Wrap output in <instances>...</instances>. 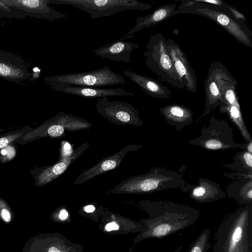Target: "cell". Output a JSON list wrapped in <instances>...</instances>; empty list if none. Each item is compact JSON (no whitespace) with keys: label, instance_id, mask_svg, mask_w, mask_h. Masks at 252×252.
Wrapping results in <instances>:
<instances>
[{"label":"cell","instance_id":"obj_1","mask_svg":"<svg viewBox=\"0 0 252 252\" xmlns=\"http://www.w3.org/2000/svg\"><path fill=\"white\" fill-rule=\"evenodd\" d=\"M150 217L143 237L162 238L194 224L200 211L189 206L158 200L145 203Z\"/></svg>","mask_w":252,"mask_h":252},{"label":"cell","instance_id":"obj_2","mask_svg":"<svg viewBox=\"0 0 252 252\" xmlns=\"http://www.w3.org/2000/svg\"><path fill=\"white\" fill-rule=\"evenodd\" d=\"M187 184L183 175L164 168L153 167L147 173L130 177L115 186L111 190L114 193H149L179 188Z\"/></svg>","mask_w":252,"mask_h":252},{"label":"cell","instance_id":"obj_3","mask_svg":"<svg viewBox=\"0 0 252 252\" xmlns=\"http://www.w3.org/2000/svg\"><path fill=\"white\" fill-rule=\"evenodd\" d=\"M214 248L223 252H234L244 241L252 239V206L238 209L220 224Z\"/></svg>","mask_w":252,"mask_h":252},{"label":"cell","instance_id":"obj_4","mask_svg":"<svg viewBox=\"0 0 252 252\" xmlns=\"http://www.w3.org/2000/svg\"><path fill=\"white\" fill-rule=\"evenodd\" d=\"M177 10L179 13L207 17L223 28L243 45L252 47V33L246 24L225 13L221 8L208 3L206 0H182Z\"/></svg>","mask_w":252,"mask_h":252},{"label":"cell","instance_id":"obj_5","mask_svg":"<svg viewBox=\"0 0 252 252\" xmlns=\"http://www.w3.org/2000/svg\"><path fill=\"white\" fill-rule=\"evenodd\" d=\"M166 39L160 32L150 36L143 54L145 64L159 79L172 87L183 89L185 85L176 71L167 50Z\"/></svg>","mask_w":252,"mask_h":252},{"label":"cell","instance_id":"obj_6","mask_svg":"<svg viewBox=\"0 0 252 252\" xmlns=\"http://www.w3.org/2000/svg\"><path fill=\"white\" fill-rule=\"evenodd\" d=\"M189 143L208 150H225L239 148L246 150L247 142L238 143L234 141L233 130L223 119L212 116L210 122L201 130L198 136L189 141Z\"/></svg>","mask_w":252,"mask_h":252},{"label":"cell","instance_id":"obj_7","mask_svg":"<svg viewBox=\"0 0 252 252\" xmlns=\"http://www.w3.org/2000/svg\"><path fill=\"white\" fill-rule=\"evenodd\" d=\"M55 4H68L88 13L94 19L107 17L130 10L143 11L150 9L152 5L135 0H51Z\"/></svg>","mask_w":252,"mask_h":252},{"label":"cell","instance_id":"obj_8","mask_svg":"<svg viewBox=\"0 0 252 252\" xmlns=\"http://www.w3.org/2000/svg\"><path fill=\"white\" fill-rule=\"evenodd\" d=\"M47 80L52 83H67L73 86L92 88L126 83L123 76L112 70L108 66L83 72L58 75Z\"/></svg>","mask_w":252,"mask_h":252},{"label":"cell","instance_id":"obj_9","mask_svg":"<svg viewBox=\"0 0 252 252\" xmlns=\"http://www.w3.org/2000/svg\"><path fill=\"white\" fill-rule=\"evenodd\" d=\"M95 107L98 113L117 125L139 126L143 125L138 111L127 102L110 101L105 96L98 99Z\"/></svg>","mask_w":252,"mask_h":252},{"label":"cell","instance_id":"obj_10","mask_svg":"<svg viewBox=\"0 0 252 252\" xmlns=\"http://www.w3.org/2000/svg\"><path fill=\"white\" fill-rule=\"evenodd\" d=\"M229 73L227 69L221 63L214 62L211 64L204 81L205 102L204 111L195 123L221 105V85Z\"/></svg>","mask_w":252,"mask_h":252},{"label":"cell","instance_id":"obj_11","mask_svg":"<svg viewBox=\"0 0 252 252\" xmlns=\"http://www.w3.org/2000/svg\"><path fill=\"white\" fill-rule=\"evenodd\" d=\"M168 53L176 72L185 85V89L191 93L197 90V81L194 70L180 46L171 38L166 39Z\"/></svg>","mask_w":252,"mask_h":252},{"label":"cell","instance_id":"obj_12","mask_svg":"<svg viewBox=\"0 0 252 252\" xmlns=\"http://www.w3.org/2000/svg\"><path fill=\"white\" fill-rule=\"evenodd\" d=\"M142 146V145L130 144L115 154L101 159L92 167L84 170L78 176L74 184H83L98 175L117 168L128 152L137 150Z\"/></svg>","mask_w":252,"mask_h":252},{"label":"cell","instance_id":"obj_13","mask_svg":"<svg viewBox=\"0 0 252 252\" xmlns=\"http://www.w3.org/2000/svg\"><path fill=\"white\" fill-rule=\"evenodd\" d=\"M55 90L62 93L78 95L84 98H96L114 96H133L132 93L127 92L124 88L100 89L71 85L67 83H52Z\"/></svg>","mask_w":252,"mask_h":252},{"label":"cell","instance_id":"obj_14","mask_svg":"<svg viewBox=\"0 0 252 252\" xmlns=\"http://www.w3.org/2000/svg\"><path fill=\"white\" fill-rule=\"evenodd\" d=\"M182 190H189V197L200 203L214 202L225 197V192L217 183L205 178H200L197 185L186 184Z\"/></svg>","mask_w":252,"mask_h":252},{"label":"cell","instance_id":"obj_15","mask_svg":"<svg viewBox=\"0 0 252 252\" xmlns=\"http://www.w3.org/2000/svg\"><path fill=\"white\" fill-rule=\"evenodd\" d=\"M178 14L179 12L176 8V3L161 6L150 14L137 18L135 25L121 38L124 40L131 38L134 33L142 29L148 28Z\"/></svg>","mask_w":252,"mask_h":252},{"label":"cell","instance_id":"obj_16","mask_svg":"<svg viewBox=\"0 0 252 252\" xmlns=\"http://www.w3.org/2000/svg\"><path fill=\"white\" fill-rule=\"evenodd\" d=\"M138 45L131 42H126L120 38L113 42L94 50L93 52L96 56L117 62L131 63V54Z\"/></svg>","mask_w":252,"mask_h":252},{"label":"cell","instance_id":"obj_17","mask_svg":"<svg viewBox=\"0 0 252 252\" xmlns=\"http://www.w3.org/2000/svg\"><path fill=\"white\" fill-rule=\"evenodd\" d=\"M122 72L149 95L159 99L171 98V92L170 89L155 79L129 70Z\"/></svg>","mask_w":252,"mask_h":252},{"label":"cell","instance_id":"obj_18","mask_svg":"<svg viewBox=\"0 0 252 252\" xmlns=\"http://www.w3.org/2000/svg\"><path fill=\"white\" fill-rule=\"evenodd\" d=\"M89 146L88 143H83L75 149L71 155L61 158L56 164L44 168L37 178V184L39 185H45L61 175L71 163L85 152Z\"/></svg>","mask_w":252,"mask_h":252},{"label":"cell","instance_id":"obj_19","mask_svg":"<svg viewBox=\"0 0 252 252\" xmlns=\"http://www.w3.org/2000/svg\"><path fill=\"white\" fill-rule=\"evenodd\" d=\"M167 123L181 130L193 121V113L188 107L178 104L166 105L159 108Z\"/></svg>","mask_w":252,"mask_h":252},{"label":"cell","instance_id":"obj_20","mask_svg":"<svg viewBox=\"0 0 252 252\" xmlns=\"http://www.w3.org/2000/svg\"><path fill=\"white\" fill-rule=\"evenodd\" d=\"M227 193L240 205L252 206V178L236 179L227 187Z\"/></svg>","mask_w":252,"mask_h":252},{"label":"cell","instance_id":"obj_21","mask_svg":"<svg viewBox=\"0 0 252 252\" xmlns=\"http://www.w3.org/2000/svg\"><path fill=\"white\" fill-rule=\"evenodd\" d=\"M220 111L221 113H226L228 114L247 142L252 140L243 119L239 102L228 106L220 107Z\"/></svg>","mask_w":252,"mask_h":252},{"label":"cell","instance_id":"obj_22","mask_svg":"<svg viewBox=\"0 0 252 252\" xmlns=\"http://www.w3.org/2000/svg\"><path fill=\"white\" fill-rule=\"evenodd\" d=\"M234 162L223 166L238 173L252 174V154L246 150L237 153L233 157Z\"/></svg>","mask_w":252,"mask_h":252},{"label":"cell","instance_id":"obj_23","mask_svg":"<svg viewBox=\"0 0 252 252\" xmlns=\"http://www.w3.org/2000/svg\"><path fill=\"white\" fill-rule=\"evenodd\" d=\"M211 246L210 230L205 228L192 243L189 252H207Z\"/></svg>","mask_w":252,"mask_h":252},{"label":"cell","instance_id":"obj_24","mask_svg":"<svg viewBox=\"0 0 252 252\" xmlns=\"http://www.w3.org/2000/svg\"><path fill=\"white\" fill-rule=\"evenodd\" d=\"M22 134V133H14L0 137V149L6 147L9 144L19 138Z\"/></svg>","mask_w":252,"mask_h":252},{"label":"cell","instance_id":"obj_25","mask_svg":"<svg viewBox=\"0 0 252 252\" xmlns=\"http://www.w3.org/2000/svg\"><path fill=\"white\" fill-rule=\"evenodd\" d=\"M252 239L248 240L239 245L234 252H252Z\"/></svg>","mask_w":252,"mask_h":252},{"label":"cell","instance_id":"obj_26","mask_svg":"<svg viewBox=\"0 0 252 252\" xmlns=\"http://www.w3.org/2000/svg\"><path fill=\"white\" fill-rule=\"evenodd\" d=\"M5 148L1 151L3 158L7 160L11 159L15 154L14 149L11 146L5 147Z\"/></svg>","mask_w":252,"mask_h":252},{"label":"cell","instance_id":"obj_27","mask_svg":"<svg viewBox=\"0 0 252 252\" xmlns=\"http://www.w3.org/2000/svg\"><path fill=\"white\" fill-rule=\"evenodd\" d=\"M0 215L1 218L5 222H9L11 220V218L9 211L6 208H3L0 211Z\"/></svg>","mask_w":252,"mask_h":252},{"label":"cell","instance_id":"obj_28","mask_svg":"<svg viewBox=\"0 0 252 252\" xmlns=\"http://www.w3.org/2000/svg\"><path fill=\"white\" fill-rule=\"evenodd\" d=\"M11 69L7 65L0 63V75L8 76L11 74Z\"/></svg>","mask_w":252,"mask_h":252},{"label":"cell","instance_id":"obj_29","mask_svg":"<svg viewBox=\"0 0 252 252\" xmlns=\"http://www.w3.org/2000/svg\"><path fill=\"white\" fill-rule=\"evenodd\" d=\"M119 225L114 222L109 223L105 226V229L108 231L117 230L119 229Z\"/></svg>","mask_w":252,"mask_h":252},{"label":"cell","instance_id":"obj_30","mask_svg":"<svg viewBox=\"0 0 252 252\" xmlns=\"http://www.w3.org/2000/svg\"><path fill=\"white\" fill-rule=\"evenodd\" d=\"M68 216L67 212L65 209H63L61 211L59 217L61 220H65Z\"/></svg>","mask_w":252,"mask_h":252},{"label":"cell","instance_id":"obj_31","mask_svg":"<svg viewBox=\"0 0 252 252\" xmlns=\"http://www.w3.org/2000/svg\"><path fill=\"white\" fill-rule=\"evenodd\" d=\"M95 210V207L92 205H87L85 207L84 210L87 213H92L94 212Z\"/></svg>","mask_w":252,"mask_h":252},{"label":"cell","instance_id":"obj_32","mask_svg":"<svg viewBox=\"0 0 252 252\" xmlns=\"http://www.w3.org/2000/svg\"><path fill=\"white\" fill-rule=\"evenodd\" d=\"M246 150L252 154V140L249 142H247V145Z\"/></svg>","mask_w":252,"mask_h":252},{"label":"cell","instance_id":"obj_33","mask_svg":"<svg viewBox=\"0 0 252 252\" xmlns=\"http://www.w3.org/2000/svg\"><path fill=\"white\" fill-rule=\"evenodd\" d=\"M48 252H61V251L56 247H52L48 249Z\"/></svg>","mask_w":252,"mask_h":252},{"label":"cell","instance_id":"obj_34","mask_svg":"<svg viewBox=\"0 0 252 252\" xmlns=\"http://www.w3.org/2000/svg\"><path fill=\"white\" fill-rule=\"evenodd\" d=\"M213 252H223L222 250L219 248H214Z\"/></svg>","mask_w":252,"mask_h":252},{"label":"cell","instance_id":"obj_35","mask_svg":"<svg viewBox=\"0 0 252 252\" xmlns=\"http://www.w3.org/2000/svg\"><path fill=\"white\" fill-rule=\"evenodd\" d=\"M182 248H183V247H182V246H180V247H179V248H178L176 249H175L173 252H180L181 251V250H182Z\"/></svg>","mask_w":252,"mask_h":252}]
</instances>
